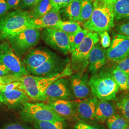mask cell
<instances>
[{
	"label": "cell",
	"mask_w": 129,
	"mask_h": 129,
	"mask_svg": "<svg viewBox=\"0 0 129 129\" xmlns=\"http://www.w3.org/2000/svg\"><path fill=\"white\" fill-rule=\"evenodd\" d=\"M0 62L12 75L20 77L29 74L23 62L15 54L7 40L0 43Z\"/></svg>",
	"instance_id": "cell-8"
},
{
	"label": "cell",
	"mask_w": 129,
	"mask_h": 129,
	"mask_svg": "<svg viewBox=\"0 0 129 129\" xmlns=\"http://www.w3.org/2000/svg\"><path fill=\"white\" fill-rule=\"evenodd\" d=\"M46 102H56L59 100H73L76 98L69 79L63 77L53 82L46 91Z\"/></svg>",
	"instance_id": "cell-10"
},
{
	"label": "cell",
	"mask_w": 129,
	"mask_h": 129,
	"mask_svg": "<svg viewBox=\"0 0 129 129\" xmlns=\"http://www.w3.org/2000/svg\"><path fill=\"white\" fill-rule=\"evenodd\" d=\"M100 40L97 33L88 31L83 41L71 53L70 67L76 72L86 71L88 64L90 52Z\"/></svg>",
	"instance_id": "cell-5"
},
{
	"label": "cell",
	"mask_w": 129,
	"mask_h": 129,
	"mask_svg": "<svg viewBox=\"0 0 129 129\" xmlns=\"http://www.w3.org/2000/svg\"><path fill=\"white\" fill-rule=\"evenodd\" d=\"M106 58V50L97 43L90 51L88 59V70L92 75L102 70L105 64Z\"/></svg>",
	"instance_id": "cell-18"
},
{
	"label": "cell",
	"mask_w": 129,
	"mask_h": 129,
	"mask_svg": "<svg viewBox=\"0 0 129 129\" xmlns=\"http://www.w3.org/2000/svg\"><path fill=\"white\" fill-rule=\"evenodd\" d=\"M127 90H129V76L128 78V81H127Z\"/></svg>",
	"instance_id": "cell-44"
},
{
	"label": "cell",
	"mask_w": 129,
	"mask_h": 129,
	"mask_svg": "<svg viewBox=\"0 0 129 129\" xmlns=\"http://www.w3.org/2000/svg\"><path fill=\"white\" fill-rule=\"evenodd\" d=\"M29 11L19 9L8 12L0 18V41L7 40L16 34L30 28Z\"/></svg>",
	"instance_id": "cell-3"
},
{
	"label": "cell",
	"mask_w": 129,
	"mask_h": 129,
	"mask_svg": "<svg viewBox=\"0 0 129 129\" xmlns=\"http://www.w3.org/2000/svg\"><path fill=\"white\" fill-rule=\"evenodd\" d=\"M35 129H67L65 120L43 121L33 123Z\"/></svg>",
	"instance_id": "cell-28"
},
{
	"label": "cell",
	"mask_w": 129,
	"mask_h": 129,
	"mask_svg": "<svg viewBox=\"0 0 129 129\" xmlns=\"http://www.w3.org/2000/svg\"><path fill=\"white\" fill-rule=\"evenodd\" d=\"M129 55V37L120 34L116 35L106 51L107 58L118 63Z\"/></svg>",
	"instance_id": "cell-11"
},
{
	"label": "cell",
	"mask_w": 129,
	"mask_h": 129,
	"mask_svg": "<svg viewBox=\"0 0 129 129\" xmlns=\"http://www.w3.org/2000/svg\"><path fill=\"white\" fill-rule=\"evenodd\" d=\"M82 0H73L60 10L61 17L63 21L78 22Z\"/></svg>",
	"instance_id": "cell-20"
},
{
	"label": "cell",
	"mask_w": 129,
	"mask_h": 129,
	"mask_svg": "<svg viewBox=\"0 0 129 129\" xmlns=\"http://www.w3.org/2000/svg\"><path fill=\"white\" fill-rule=\"evenodd\" d=\"M72 70L69 63L64 70L58 74L46 77H38L29 74L19 77L12 75L11 81H19L29 98L36 101L45 102L46 101V91L48 86L59 78L71 76L73 73Z\"/></svg>",
	"instance_id": "cell-1"
},
{
	"label": "cell",
	"mask_w": 129,
	"mask_h": 129,
	"mask_svg": "<svg viewBox=\"0 0 129 129\" xmlns=\"http://www.w3.org/2000/svg\"><path fill=\"white\" fill-rule=\"evenodd\" d=\"M61 20L60 10L53 8L40 18L32 19L30 21V28L40 29L53 27Z\"/></svg>",
	"instance_id": "cell-19"
},
{
	"label": "cell",
	"mask_w": 129,
	"mask_h": 129,
	"mask_svg": "<svg viewBox=\"0 0 129 129\" xmlns=\"http://www.w3.org/2000/svg\"><path fill=\"white\" fill-rule=\"evenodd\" d=\"M110 4H111V5H112L113 6V5L114 4V3L115 2L116 0H107Z\"/></svg>",
	"instance_id": "cell-43"
},
{
	"label": "cell",
	"mask_w": 129,
	"mask_h": 129,
	"mask_svg": "<svg viewBox=\"0 0 129 129\" xmlns=\"http://www.w3.org/2000/svg\"><path fill=\"white\" fill-rule=\"evenodd\" d=\"M57 116L66 120L76 118V101L59 100L48 104Z\"/></svg>",
	"instance_id": "cell-17"
},
{
	"label": "cell",
	"mask_w": 129,
	"mask_h": 129,
	"mask_svg": "<svg viewBox=\"0 0 129 129\" xmlns=\"http://www.w3.org/2000/svg\"><path fill=\"white\" fill-rule=\"evenodd\" d=\"M72 89L76 98L81 100L89 97L90 88L89 85V76L86 71L76 72L69 78Z\"/></svg>",
	"instance_id": "cell-15"
},
{
	"label": "cell",
	"mask_w": 129,
	"mask_h": 129,
	"mask_svg": "<svg viewBox=\"0 0 129 129\" xmlns=\"http://www.w3.org/2000/svg\"><path fill=\"white\" fill-rule=\"evenodd\" d=\"M53 9L50 0H41L30 7L28 11L31 18L36 19L44 16Z\"/></svg>",
	"instance_id": "cell-23"
},
{
	"label": "cell",
	"mask_w": 129,
	"mask_h": 129,
	"mask_svg": "<svg viewBox=\"0 0 129 129\" xmlns=\"http://www.w3.org/2000/svg\"><path fill=\"white\" fill-rule=\"evenodd\" d=\"M125 129H129V124H128V126H127V127H126V128Z\"/></svg>",
	"instance_id": "cell-45"
},
{
	"label": "cell",
	"mask_w": 129,
	"mask_h": 129,
	"mask_svg": "<svg viewBox=\"0 0 129 129\" xmlns=\"http://www.w3.org/2000/svg\"><path fill=\"white\" fill-rule=\"evenodd\" d=\"M94 8L93 0H82L78 22L84 24L91 17Z\"/></svg>",
	"instance_id": "cell-25"
},
{
	"label": "cell",
	"mask_w": 129,
	"mask_h": 129,
	"mask_svg": "<svg viewBox=\"0 0 129 129\" xmlns=\"http://www.w3.org/2000/svg\"><path fill=\"white\" fill-rule=\"evenodd\" d=\"M117 106L120 113L129 122V95H124L117 102Z\"/></svg>",
	"instance_id": "cell-30"
},
{
	"label": "cell",
	"mask_w": 129,
	"mask_h": 129,
	"mask_svg": "<svg viewBox=\"0 0 129 129\" xmlns=\"http://www.w3.org/2000/svg\"><path fill=\"white\" fill-rule=\"evenodd\" d=\"M9 11L6 0H0V18Z\"/></svg>",
	"instance_id": "cell-38"
},
{
	"label": "cell",
	"mask_w": 129,
	"mask_h": 129,
	"mask_svg": "<svg viewBox=\"0 0 129 129\" xmlns=\"http://www.w3.org/2000/svg\"><path fill=\"white\" fill-rule=\"evenodd\" d=\"M41 37L40 29L28 28L9 38L7 41L20 58L37 46Z\"/></svg>",
	"instance_id": "cell-7"
},
{
	"label": "cell",
	"mask_w": 129,
	"mask_h": 129,
	"mask_svg": "<svg viewBox=\"0 0 129 129\" xmlns=\"http://www.w3.org/2000/svg\"><path fill=\"white\" fill-rule=\"evenodd\" d=\"M9 10L17 9L22 0H6Z\"/></svg>",
	"instance_id": "cell-37"
},
{
	"label": "cell",
	"mask_w": 129,
	"mask_h": 129,
	"mask_svg": "<svg viewBox=\"0 0 129 129\" xmlns=\"http://www.w3.org/2000/svg\"><path fill=\"white\" fill-rule=\"evenodd\" d=\"M19 114L23 121L31 123L43 121L64 120L57 115L47 104L43 103H25Z\"/></svg>",
	"instance_id": "cell-6"
},
{
	"label": "cell",
	"mask_w": 129,
	"mask_h": 129,
	"mask_svg": "<svg viewBox=\"0 0 129 129\" xmlns=\"http://www.w3.org/2000/svg\"><path fill=\"white\" fill-rule=\"evenodd\" d=\"M94 8L91 17L83 24L88 31L97 33L108 31L114 25L113 5L107 0H93Z\"/></svg>",
	"instance_id": "cell-2"
},
{
	"label": "cell",
	"mask_w": 129,
	"mask_h": 129,
	"mask_svg": "<svg viewBox=\"0 0 129 129\" xmlns=\"http://www.w3.org/2000/svg\"><path fill=\"white\" fill-rule=\"evenodd\" d=\"M128 124V121L122 116L117 114L107 120L108 129H125Z\"/></svg>",
	"instance_id": "cell-26"
},
{
	"label": "cell",
	"mask_w": 129,
	"mask_h": 129,
	"mask_svg": "<svg viewBox=\"0 0 129 129\" xmlns=\"http://www.w3.org/2000/svg\"><path fill=\"white\" fill-rule=\"evenodd\" d=\"M10 74L9 70L6 67L0 62V77H3Z\"/></svg>",
	"instance_id": "cell-40"
},
{
	"label": "cell",
	"mask_w": 129,
	"mask_h": 129,
	"mask_svg": "<svg viewBox=\"0 0 129 129\" xmlns=\"http://www.w3.org/2000/svg\"><path fill=\"white\" fill-rule=\"evenodd\" d=\"M69 60L58 55L46 61L37 68L31 70L29 74L38 77L53 76L63 72L69 63Z\"/></svg>",
	"instance_id": "cell-12"
},
{
	"label": "cell",
	"mask_w": 129,
	"mask_h": 129,
	"mask_svg": "<svg viewBox=\"0 0 129 129\" xmlns=\"http://www.w3.org/2000/svg\"><path fill=\"white\" fill-rule=\"evenodd\" d=\"M116 112L115 105L111 101L99 100L97 102L95 120L104 122Z\"/></svg>",
	"instance_id": "cell-21"
},
{
	"label": "cell",
	"mask_w": 129,
	"mask_h": 129,
	"mask_svg": "<svg viewBox=\"0 0 129 129\" xmlns=\"http://www.w3.org/2000/svg\"><path fill=\"white\" fill-rule=\"evenodd\" d=\"M98 101L94 96L76 101V118L84 122L95 120V116Z\"/></svg>",
	"instance_id": "cell-16"
},
{
	"label": "cell",
	"mask_w": 129,
	"mask_h": 129,
	"mask_svg": "<svg viewBox=\"0 0 129 129\" xmlns=\"http://www.w3.org/2000/svg\"><path fill=\"white\" fill-rule=\"evenodd\" d=\"M55 52L46 48L39 47L33 49L24 55L23 64L29 74V72L46 61L57 56Z\"/></svg>",
	"instance_id": "cell-13"
},
{
	"label": "cell",
	"mask_w": 129,
	"mask_h": 129,
	"mask_svg": "<svg viewBox=\"0 0 129 129\" xmlns=\"http://www.w3.org/2000/svg\"><path fill=\"white\" fill-rule=\"evenodd\" d=\"M113 10L116 21L129 20V0H116Z\"/></svg>",
	"instance_id": "cell-22"
},
{
	"label": "cell",
	"mask_w": 129,
	"mask_h": 129,
	"mask_svg": "<svg viewBox=\"0 0 129 129\" xmlns=\"http://www.w3.org/2000/svg\"><path fill=\"white\" fill-rule=\"evenodd\" d=\"M88 32L87 30L82 29L76 33L68 35L70 53L74 51L82 42Z\"/></svg>",
	"instance_id": "cell-29"
},
{
	"label": "cell",
	"mask_w": 129,
	"mask_h": 129,
	"mask_svg": "<svg viewBox=\"0 0 129 129\" xmlns=\"http://www.w3.org/2000/svg\"><path fill=\"white\" fill-rule=\"evenodd\" d=\"M62 1H63V7L66 5H68L69 3H71L73 0H62Z\"/></svg>",
	"instance_id": "cell-41"
},
{
	"label": "cell",
	"mask_w": 129,
	"mask_h": 129,
	"mask_svg": "<svg viewBox=\"0 0 129 129\" xmlns=\"http://www.w3.org/2000/svg\"><path fill=\"white\" fill-rule=\"evenodd\" d=\"M5 85V83L3 82L1 77H0V90H1V89L3 87V86L4 85Z\"/></svg>",
	"instance_id": "cell-42"
},
{
	"label": "cell",
	"mask_w": 129,
	"mask_h": 129,
	"mask_svg": "<svg viewBox=\"0 0 129 129\" xmlns=\"http://www.w3.org/2000/svg\"><path fill=\"white\" fill-rule=\"evenodd\" d=\"M114 68L120 69L129 75V55L114 66Z\"/></svg>",
	"instance_id": "cell-34"
},
{
	"label": "cell",
	"mask_w": 129,
	"mask_h": 129,
	"mask_svg": "<svg viewBox=\"0 0 129 129\" xmlns=\"http://www.w3.org/2000/svg\"><path fill=\"white\" fill-rule=\"evenodd\" d=\"M71 129H106L105 128L102 126L93 125L88 123L86 122L82 121H79Z\"/></svg>",
	"instance_id": "cell-31"
},
{
	"label": "cell",
	"mask_w": 129,
	"mask_h": 129,
	"mask_svg": "<svg viewBox=\"0 0 129 129\" xmlns=\"http://www.w3.org/2000/svg\"><path fill=\"white\" fill-rule=\"evenodd\" d=\"M101 39V43L103 48H108L111 44V38L107 31H104L98 33Z\"/></svg>",
	"instance_id": "cell-32"
},
{
	"label": "cell",
	"mask_w": 129,
	"mask_h": 129,
	"mask_svg": "<svg viewBox=\"0 0 129 129\" xmlns=\"http://www.w3.org/2000/svg\"><path fill=\"white\" fill-rule=\"evenodd\" d=\"M41 0H22L19 6V9L24 10L30 8Z\"/></svg>",
	"instance_id": "cell-36"
},
{
	"label": "cell",
	"mask_w": 129,
	"mask_h": 129,
	"mask_svg": "<svg viewBox=\"0 0 129 129\" xmlns=\"http://www.w3.org/2000/svg\"><path fill=\"white\" fill-rule=\"evenodd\" d=\"M111 71L119 89L121 90H127V81L129 75L114 67Z\"/></svg>",
	"instance_id": "cell-27"
},
{
	"label": "cell",
	"mask_w": 129,
	"mask_h": 129,
	"mask_svg": "<svg viewBox=\"0 0 129 129\" xmlns=\"http://www.w3.org/2000/svg\"><path fill=\"white\" fill-rule=\"evenodd\" d=\"M1 129H34L27 125L16 122H11L5 125Z\"/></svg>",
	"instance_id": "cell-33"
},
{
	"label": "cell",
	"mask_w": 129,
	"mask_h": 129,
	"mask_svg": "<svg viewBox=\"0 0 129 129\" xmlns=\"http://www.w3.org/2000/svg\"><path fill=\"white\" fill-rule=\"evenodd\" d=\"M29 102V97L22 87L7 91L0 92V104L9 109L21 108L23 104Z\"/></svg>",
	"instance_id": "cell-14"
},
{
	"label": "cell",
	"mask_w": 129,
	"mask_h": 129,
	"mask_svg": "<svg viewBox=\"0 0 129 129\" xmlns=\"http://www.w3.org/2000/svg\"><path fill=\"white\" fill-rule=\"evenodd\" d=\"M80 24L78 22H71L62 20L53 28L60 30L69 35L76 33L81 30L82 28L81 27Z\"/></svg>",
	"instance_id": "cell-24"
},
{
	"label": "cell",
	"mask_w": 129,
	"mask_h": 129,
	"mask_svg": "<svg viewBox=\"0 0 129 129\" xmlns=\"http://www.w3.org/2000/svg\"><path fill=\"white\" fill-rule=\"evenodd\" d=\"M41 38L47 46L63 55L70 53L68 35L65 33L53 27L44 28Z\"/></svg>",
	"instance_id": "cell-9"
},
{
	"label": "cell",
	"mask_w": 129,
	"mask_h": 129,
	"mask_svg": "<svg viewBox=\"0 0 129 129\" xmlns=\"http://www.w3.org/2000/svg\"><path fill=\"white\" fill-rule=\"evenodd\" d=\"M53 8L60 10L63 7L62 0H50Z\"/></svg>",
	"instance_id": "cell-39"
},
{
	"label": "cell",
	"mask_w": 129,
	"mask_h": 129,
	"mask_svg": "<svg viewBox=\"0 0 129 129\" xmlns=\"http://www.w3.org/2000/svg\"><path fill=\"white\" fill-rule=\"evenodd\" d=\"M115 30L119 34L129 37V22L116 25Z\"/></svg>",
	"instance_id": "cell-35"
},
{
	"label": "cell",
	"mask_w": 129,
	"mask_h": 129,
	"mask_svg": "<svg viewBox=\"0 0 129 129\" xmlns=\"http://www.w3.org/2000/svg\"><path fill=\"white\" fill-rule=\"evenodd\" d=\"M90 91L94 97L99 100L114 101L119 86L113 78L111 71L101 70L97 74L92 75L89 80Z\"/></svg>",
	"instance_id": "cell-4"
}]
</instances>
